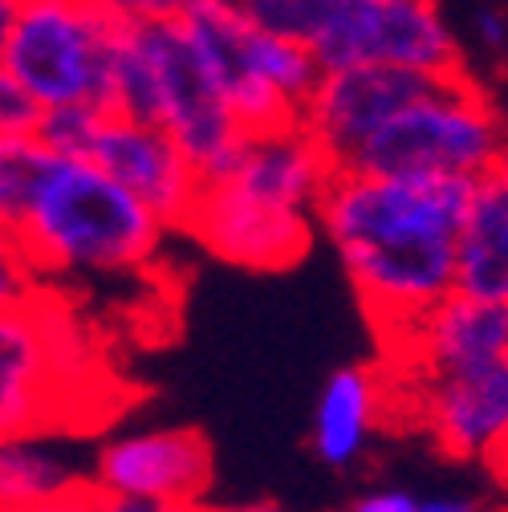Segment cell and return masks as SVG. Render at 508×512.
Segmentation results:
<instances>
[{"label":"cell","instance_id":"obj_16","mask_svg":"<svg viewBox=\"0 0 508 512\" xmlns=\"http://www.w3.org/2000/svg\"><path fill=\"white\" fill-rule=\"evenodd\" d=\"M387 387L370 366H342L334 370L313 403L309 443L313 456L334 472H350L370 452V439L383 423Z\"/></svg>","mask_w":508,"mask_h":512},{"label":"cell","instance_id":"obj_2","mask_svg":"<svg viewBox=\"0 0 508 512\" xmlns=\"http://www.w3.org/2000/svg\"><path fill=\"white\" fill-rule=\"evenodd\" d=\"M37 277H131L147 269L167 224L94 159L53 155L41 196L17 232Z\"/></svg>","mask_w":508,"mask_h":512},{"label":"cell","instance_id":"obj_20","mask_svg":"<svg viewBox=\"0 0 508 512\" xmlns=\"http://www.w3.org/2000/svg\"><path fill=\"white\" fill-rule=\"evenodd\" d=\"M106 106L94 102V98H74V102H53V106H41V118H37V139L53 151V155H82L90 159L102 126H106Z\"/></svg>","mask_w":508,"mask_h":512},{"label":"cell","instance_id":"obj_5","mask_svg":"<svg viewBox=\"0 0 508 512\" xmlns=\"http://www.w3.org/2000/svg\"><path fill=\"white\" fill-rule=\"evenodd\" d=\"M122 25L102 0H25L0 61L41 106L94 98L106 106L110 61Z\"/></svg>","mask_w":508,"mask_h":512},{"label":"cell","instance_id":"obj_10","mask_svg":"<svg viewBox=\"0 0 508 512\" xmlns=\"http://www.w3.org/2000/svg\"><path fill=\"white\" fill-rule=\"evenodd\" d=\"M183 232H192L224 265L277 273L305 261V252L317 240V216L261 204L224 179H204L192 216L183 220Z\"/></svg>","mask_w":508,"mask_h":512},{"label":"cell","instance_id":"obj_29","mask_svg":"<svg viewBox=\"0 0 508 512\" xmlns=\"http://www.w3.org/2000/svg\"><path fill=\"white\" fill-rule=\"evenodd\" d=\"M492 472H496V476H500V480L508 484V443H504V447H500V452L492 456Z\"/></svg>","mask_w":508,"mask_h":512},{"label":"cell","instance_id":"obj_21","mask_svg":"<svg viewBox=\"0 0 508 512\" xmlns=\"http://www.w3.org/2000/svg\"><path fill=\"white\" fill-rule=\"evenodd\" d=\"M232 5L265 33L313 45L317 33H322L326 21L334 17L338 0H232Z\"/></svg>","mask_w":508,"mask_h":512},{"label":"cell","instance_id":"obj_26","mask_svg":"<svg viewBox=\"0 0 508 512\" xmlns=\"http://www.w3.org/2000/svg\"><path fill=\"white\" fill-rule=\"evenodd\" d=\"M472 37H476L480 49H488L492 57H508V13L496 9V5L472 9Z\"/></svg>","mask_w":508,"mask_h":512},{"label":"cell","instance_id":"obj_13","mask_svg":"<svg viewBox=\"0 0 508 512\" xmlns=\"http://www.w3.org/2000/svg\"><path fill=\"white\" fill-rule=\"evenodd\" d=\"M383 350L411 378L484 366V362L508 354V301L452 289L431 309H423Z\"/></svg>","mask_w":508,"mask_h":512},{"label":"cell","instance_id":"obj_7","mask_svg":"<svg viewBox=\"0 0 508 512\" xmlns=\"http://www.w3.org/2000/svg\"><path fill=\"white\" fill-rule=\"evenodd\" d=\"M94 504L122 512L192 508L212 488V447L192 427L110 435L90 464Z\"/></svg>","mask_w":508,"mask_h":512},{"label":"cell","instance_id":"obj_27","mask_svg":"<svg viewBox=\"0 0 508 512\" xmlns=\"http://www.w3.org/2000/svg\"><path fill=\"white\" fill-rule=\"evenodd\" d=\"M472 508H480V500L460 492H423V504H419V512H472Z\"/></svg>","mask_w":508,"mask_h":512},{"label":"cell","instance_id":"obj_25","mask_svg":"<svg viewBox=\"0 0 508 512\" xmlns=\"http://www.w3.org/2000/svg\"><path fill=\"white\" fill-rule=\"evenodd\" d=\"M419 504L423 492H415L411 484H374L354 496L358 512H419Z\"/></svg>","mask_w":508,"mask_h":512},{"label":"cell","instance_id":"obj_12","mask_svg":"<svg viewBox=\"0 0 508 512\" xmlns=\"http://www.w3.org/2000/svg\"><path fill=\"white\" fill-rule=\"evenodd\" d=\"M90 159L106 175H114L131 196H139L167 228H183L204 187L200 167L187 159V151L171 139V131L131 114H114V110L106 114V126Z\"/></svg>","mask_w":508,"mask_h":512},{"label":"cell","instance_id":"obj_8","mask_svg":"<svg viewBox=\"0 0 508 512\" xmlns=\"http://www.w3.org/2000/svg\"><path fill=\"white\" fill-rule=\"evenodd\" d=\"M135 33L155 74V122L171 131L204 179L220 175L244 139L236 110L220 94L183 25H135Z\"/></svg>","mask_w":508,"mask_h":512},{"label":"cell","instance_id":"obj_28","mask_svg":"<svg viewBox=\"0 0 508 512\" xmlns=\"http://www.w3.org/2000/svg\"><path fill=\"white\" fill-rule=\"evenodd\" d=\"M21 5L25 0H0V49H5V41H9L17 17H21Z\"/></svg>","mask_w":508,"mask_h":512},{"label":"cell","instance_id":"obj_14","mask_svg":"<svg viewBox=\"0 0 508 512\" xmlns=\"http://www.w3.org/2000/svg\"><path fill=\"white\" fill-rule=\"evenodd\" d=\"M334 175V155L305 131L301 118H293L281 126H265V131H244L232 163L212 179L232 183L261 204L317 216V204H322Z\"/></svg>","mask_w":508,"mask_h":512},{"label":"cell","instance_id":"obj_24","mask_svg":"<svg viewBox=\"0 0 508 512\" xmlns=\"http://www.w3.org/2000/svg\"><path fill=\"white\" fill-rule=\"evenodd\" d=\"M37 285H41V277H37V269L29 261L21 236L9 232V228H0V305L21 301Z\"/></svg>","mask_w":508,"mask_h":512},{"label":"cell","instance_id":"obj_9","mask_svg":"<svg viewBox=\"0 0 508 512\" xmlns=\"http://www.w3.org/2000/svg\"><path fill=\"white\" fill-rule=\"evenodd\" d=\"M439 78L383 66V61H358V66L322 70L317 86L301 102V126L322 143L338 167H350L354 155L383 131V126L423 98Z\"/></svg>","mask_w":508,"mask_h":512},{"label":"cell","instance_id":"obj_3","mask_svg":"<svg viewBox=\"0 0 508 512\" xmlns=\"http://www.w3.org/2000/svg\"><path fill=\"white\" fill-rule=\"evenodd\" d=\"M98 370L94 334L61 293L37 285L0 305V439L90 419Z\"/></svg>","mask_w":508,"mask_h":512},{"label":"cell","instance_id":"obj_11","mask_svg":"<svg viewBox=\"0 0 508 512\" xmlns=\"http://www.w3.org/2000/svg\"><path fill=\"white\" fill-rule=\"evenodd\" d=\"M415 382V419L443 456L484 460L508 443V354Z\"/></svg>","mask_w":508,"mask_h":512},{"label":"cell","instance_id":"obj_19","mask_svg":"<svg viewBox=\"0 0 508 512\" xmlns=\"http://www.w3.org/2000/svg\"><path fill=\"white\" fill-rule=\"evenodd\" d=\"M53 151L37 135L0 139V228L21 232L49 175Z\"/></svg>","mask_w":508,"mask_h":512},{"label":"cell","instance_id":"obj_23","mask_svg":"<svg viewBox=\"0 0 508 512\" xmlns=\"http://www.w3.org/2000/svg\"><path fill=\"white\" fill-rule=\"evenodd\" d=\"M41 118V98L0 61V139L5 135H33Z\"/></svg>","mask_w":508,"mask_h":512},{"label":"cell","instance_id":"obj_15","mask_svg":"<svg viewBox=\"0 0 508 512\" xmlns=\"http://www.w3.org/2000/svg\"><path fill=\"white\" fill-rule=\"evenodd\" d=\"M183 29L192 37L196 53L204 57L208 74L216 78L220 94L236 110L244 131H265V126H281V122L297 118V110L252 70V53H248L252 21L232 5V0H216V5L196 13Z\"/></svg>","mask_w":508,"mask_h":512},{"label":"cell","instance_id":"obj_6","mask_svg":"<svg viewBox=\"0 0 508 512\" xmlns=\"http://www.w3.org/2000/svg\"><path fill=\"white\" fill-rule=\"evenodd\" d=\"M309 49L322 70L383 61L431 78L464 74L460 37L435 0H338Z\"/></svg>","mask_w":508,"mask_h":512},{"label":"cell","instance_id":"obj_17","mask_svg":"<svg viewBox=\"0 0 508 512\" xmlns=\"http://www.w3.org/2000/svg\"><path fill=\"white\" fill-rule=\"evenodd\" d=\"M456 289L508 301V155L472 175L456 232Z\"/></svg>","mask_w":508,"mask_h":512},{"label":"cell","instance_id":"obj_1","mask_svg":"<svg viewBox=\"0 0 508 512\" xmlns=\"http://www.w3.org/2000/svg\"><path fill=\"white\" fill-rule=\"evenodd\" d=\"M468 187L472 179L456 175H378L362 167H338L326 187L317 232L334 244L383 346L456 289V232Z\"/></svg>","mask_w":508,"mask_h":512},{"label":"cell","instance_id":"obj_22","mask_svg":"<svg viewBox=\"0 0 508 512\" xmlns=\"http://www.w3.org/2000/svg\"><path fill=\"white\" fill-rule=\"evenodd\" d=\"M118 25H187L216 0H102Z\"/></svg>","mask_w":508,"mask_h":512},{"label":"cell","instance_id":"obj_18","mask_svg":"<svg viewBox=\"0 0 508 512\" xmlns=\"http://www.w3.org/2000/svg\"><path fill=\"white\" fill-rule=\"evenodd\" d=\"M94 504L90 472H82L57 431L0 439V508H86Z\"/></svg>","mask_w":508,"mask_h":512},{"label":"cell","instance_id":"obj_4","mask_svg":"<svg viewBox=\"0 0 508 512\" xmlns=\"http://www.w3.org/2000/svg\"><path fill=\"white\" fill-rule=\"evenodd\" d=\"M508 155V122L496 102L464 74L439 78L399 110L350 167L378 175H456L472 179Z\"/></svg>","mask_w":508,"mask_h":512}]
</instances>
